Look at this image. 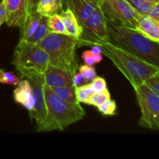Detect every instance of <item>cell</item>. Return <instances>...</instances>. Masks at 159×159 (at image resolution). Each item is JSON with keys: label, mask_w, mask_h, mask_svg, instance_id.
I'll return each mask as SVG.
<instances>
[{"label": "cell", "mask_w": 159, "mask_h": 159, "mask_svg": "<svg viewBox=\"0 0 159 159\" xmlns=\"http://www.w3.org/2000/svg\"><path fill=\"white\" fill-rule=\"evenodd\" d=\"M78 69H79V73L82 75V77L85 79V80L87 82H91L92 80H93L97 76L94 67L91 66V65H88L85 64V65L79 66Z\"/></svg>", "instance_id": "cell-26"}, {"label": "cell", "mask_w": 159, "mask_h": 159, "mask_svg": "<svg viewBox=\"0 0 159 159\" xmlns=\"http://www.w3.org/2000/svg\"><path fill=\"white\" fill-rule=\"evenodd\" d=\"M99 6L107 20L134 30L142 16L125 0H101Z\"/></svg>", "instance_id": "cell-8"}, {"label": "cell", "mask_w": 159, "mask_h": 159, "mask_svg": "<svg viewBox=\"0 0 159 159\" xmlns=\"http://www.w3.org/2000/svg\"><path fill=\"white\" fill-rule=\"evenodd\" d=\"M96 1H98V2H100V1H101V0H96Z\"/></svg>", "instance_id": "cell-38"}, {"label": "cell", "mask_w": 159, "mask_h": 159, "mask_svg": "<svg viewBox=\"0 0 159 159\" xmlns=\"http://www.w3.org/2000/svg\"><path fill=\"white\" fill-rule=\"evenodd\" d=\"M82 58L83 61L85 62V65H91V66H93L95 65L94 57H93V54L92 53L91 50L84 51L82 55Z\"/></svg>", "instance_id": "cell-30"}, {"label": "cell", "mask_w": 159, "mask_h": 159, "mask_svg": "<svg viewBox=\"0 0 159 159\" xmlns=\"http://www.w3.org/2000/svg\"><path fill=\"white\" fill-rule=\"evenodd\" d=\"M6 23L20 27L26 17V0H5Z\"/></svg>", "instance_id": "cell-11"}, {"label": "cell", "mask_w": 159, "mask_h": 159, "mask_svg": "<svg viewBox=\"0 0 159 159\" xmlns=\"http://www.w3.org/2000/svg\"><path fill=\"white\" fill-rule=\"evenodd\" d=\"M12 64L43 74L48 66V54L37 43L20 40L14 51Z\"/></svg>", "instance_id": "cell-5"}, {"label": "cell", "mask_w": 159, "mask_h": 159, "mask_svg": "<svg viewBox=\"0 0 159 159\" xmlns=\"http://www.w3.org/2000/svg\"><path fill=\"white\" fill-rule=\"evenodd\" d=\"M141 109L139 125L150 130L159 129V96L149 89L144 83L134 87Z\"/></svg>", "instance_id": "cell-6"}, {"label": "cell", "mask_w": 159, "mask_h": 159, "mask_svg": "<svg viewBox=\"0 0 159 159\" xmlns=\"http://www.w3.org/2000/svg\"><path fill=\"white\" fill-rule=\"evenodd\" d=\"M48 28L49 33L67 34L63 22L58 14H54L48 17Z\"/></svg>", "instance_id": "cell-20"}, {"label": "cell", "mask_w": 159, "mask_h": 159, "mask_svg": "<svg viewBox=\"0 0 159 159\" xmlns=\"http://www.w3.org/2000/svg\"><path fill=\"white\" fill-rule=\"evenodd\" d=\"M35 10L42 16L49 17L54 14H59L61 9L60 0H38Z\"/></svg>", "instance_id": "cell-17"}, {"label": "cell", "mask_w": 159, "mask_h": 159, "mask_svg": "<svg viewBox=\"0 0 159 159\" xmlns=\"http://www.w3.org/2000/svg\"><path fill=\"white\" fill-rule=\"evenodd\" d=\"M13 99L16 103L24 107L28 112H31L35 105V99L30 84L26 79L20 80L13 92Z\"/></svg>", "instance_id": "cell-13"}, {"label": "cell", "mask_w": 159, "mask_h": 159, "mask_svg": "<svg viewBox=\"0 0 159 159\" xmlns=\"http://www.w3.org/2000/svg\"><path fill=\"white\" fill-rule=\"evenodd\" d=\"M41 18L42 16H40L35 9L26 16L23 23L20 27V40H27L34 34L40 24Z\"/></svg>", "instance_id": "cell-15"}, {"label": "cell", "mask_w": 159, "mask_h": 159, "mask_svg": "<svg viewBox=\"0 0 159 159\" xmlns=\"http://www.w3.org/2000/svg\"><path fill=\"white\" fill-rule=\"evenodd\" d=\"M136 30L149 40L159 43V24L148 16H142L140 18Z\"/></svg>", "instance_id": "cell-14"}, {"label": "cell", "mask_w": 159, "mask_h": 159, "mask_svg": "<svg viewBox=\"0 0 159 159\" xmlns=\"http://www.w3.org/2000/svg\"><path fill=\"white\" fill-rule=\"evenodd\" d=\"M133 9L141 16H147L151 8L155 3H151L144 0H125Z\"/></svg>", "instance_id": "cell-23"}, {"label": "cell", "mask_w": 159, "mask_h": 159, "mask_svg": "<svg viewBox=\"0 0 159 159\" xmlns=\"http://www.w3.org/2000/svg\"><path fill=\"white\" fill-rule=\"evenodd\" d=\"M147 16L153 21L159 24V2L154 4V6L149 10Z\"/></svg>", "instance_id": "cell-29"}, {"label": "cell", "mask_w": 159, "mask_h": 159, "mask_svg": "<svg viewBox=\"0 0 159 159\" xmlns=\"http://www.w3.org/2000/svg\"><path fill=\"white\" fill-rule=\"evenodd\" d=\"M37 1L38 0H26V16L30 12L35 9V6Z\"/></svg>", "instance_id": "cell-33"}, {"label": "cell", "mask_w": 159, "mask_h": 159, "mask_svg": "<svg viewBox=\"0 0 159 159\" xmlns=\"http://www.w3.org/2000/svg\"><path fill=\"white\" fill-rule=\"evenodd\" d=\"M57 96L65 101L70 102H79L76 99L75 88V85L63 87H50Z\"/></svg>", "instance_id": "cell-18"}, {"label": "cell", "mask_w": 159, "mask_h": 159, "mask_svg": "<svg viewBox=\"0 0 159 159\" xmlns=\"http://www.w3.org/2000/svg\"><path fill=\"white\" fill-rule=\"evenodd\" d=\"M2 71H3V70L0 68V79H1V75H2Z\"/></svg>", "instance_id": "cell-37"}, {"label": "cell", "mask_w": 159, "mask_h": 159, "mask_svg": "<svg viewBox=\"0 0 159 159\" xmlns=\"http://www.w3.org/2000/svg\"><path fill=\"white\" fill-rule=\"evenodd\" d=\"M97 108L99 111L105 116H114L116 111V103L114 100L110 99Z\"/></svg>", "instance_id": "cell-24"}, {"label": "cell", "mask_w": 159, "mask_h": 159, "mask_svg": "<svg viewBox=\"0 0 159 159\" xmlns=\"http://www.w3.org/2000/svg\"><path fill=\"white\" fill-rule=\"evenodd\" d=\"M49 34L48 28V17L42 16L38 27L32 36L27 40V41L34 43H38L43 40Z\"/></svg>", "instance_id": "cell-19"}, {"label": "cell", "mask_w": 159, "mask_h": 159, "mask_svg": "<svg viewBox=\"0 0 159 159\" xmlns=\"http://www.w3.org/2000/svg\"><path fill=\"white\" fill-rule=\"evenodd\" d=\"M91 85L95 92H100L107 88V84L105 79L99 76H96L93 80L91 81Z\"/></svg>", "instance_id": "cell-28"}, {"label": "cell", "mask_w": 159, "mask_h": 159, "mask_svg": "<svg viewBox=\"0 0 159 159\" xmlns=\"http://www.w3.org/2000/svg\"><path fill=\"white\" fill-rule=\"evenodd\" d=\"M93 57H94L95 64H97L102 60V54H93Z\"/></svg>", "instance_id": "cell-35"}, {"label": "cell", "mask_w": 159, "mask_h": 159, "mask_svg": "<svg viewBox=\"0 0 159 159\" xmlns=\"http://www.w3.org/2000/svg\"><path fill=\"white\" fill-rule=\"evenodd\" d=\"M73 83L75 86H79V85H84V84H86L88 82L85 80L83 77H82V75L80 73H75L73 76Z\"/></svg>", "instance_id": "cell-31"}, {"label": "cell", "mask_w": 159, "mask_h": 159, "mask_svg": "<svg viewBox=\"0 0 159 159\" xmlns=\"http://www.w3.org/2000/svg\"><path fill=\"white\" fill-rule=\"evenodd\" d=\"M16 69L18 71L22 78L26 79L30 84L35 99V105L34 109L29 114L31 120H34L39 127L44 121L46 117V104H45L44 93H43V86L45 85L44 76L43 74L26 69L20 66H15Z\"/></svg>", "instance_id": "cell-9"}, {"label": "cell", "mask_w": 159, "mask_h": 159, "mask_svg": "<svg viewBox=\"0 0 159 159\" xmlns=\"http://www.w3.org/2000/svg\"><path fill=\"white\" fill-rule=\"evenodd\" d=\"M20 82V79L17 77L16 75L12 71H2L0 79V83L11 85L12 86H16Z\"/></svg>", "instance_id": "cell-25"}, {"label": "cell", "mask_w": 159, "mask_h": 159, "mask_svg": "<svg viewBox=\"0 0 159 159\" xmlns=\"http://www.w3.org/2000/svg\"><path fill=\"white\" fill-rule=\"evenodd\" d=\"M95 93L92 87L91 83H86L84 85L76 86L75 95L76 99L79 103H87V101L90 96Z\"/></svg>", "instance_id": "cell-21"}, {"label": "cell", "mask_w": 159, "mask_h": 159, "mask_svg": "<svg viewBox=\"0 0 159 159\" xmlns=\"http://www.w3.org/2000/svg\"><path fill=\"white\" fill-rule=\"evenodd\" d=\"M59 16L64 23L67 34L78 39L82 32V26L71 11L63 10L59 12Z\"/></svg>", "instance_id": "cell-16"}, {"label": "cell", "mask_w": 159, "mask_h": 159, "mask_svg": "<svg viewBox=\"0 0 159 159\" xmlns=\"http://www.w3.org/2000/svg\"><path fill=\"white\" fill-rule=\"evenodd\" d=\"M107 42V20L99 6L82 26V32L77 39V48Z\"/></svg>", "instance_id": "cell-7"}, {"label": "cell", "mask_w": 159, "mask_h": 159, "mask_svg": "<svg viewBox=\"0 0 159 159\" xmlns=\"http://www.w3.org/2000/svg\"><path fill=\"white\" fill-rule=\"evenodd\" d=\"M43 93L47 110L46 117L44 121L37 127V131H63L85 116V111L79 102L64 100L46 85L43 86Z\"/></svg>", "instance_id": "cell-2"}, {"label": "cell", "mask_w": 159, "mask_h": 159, "mask_svg": "<svg viewBox=\"0 0 159 159\" xmlns=\"http://www.w3.org/2000/svg\"><path fill=\"white\" fill-rule=\"evenodd\" d=\"M45 85L49 87L70 86L73 83V75L48 65L43 73Z\"/></svg>", "instance_id": "cell-12"}, {"label": "cell", "mask_w": 159, "mask_h": 159, "mask_svg": "<svg viewBox=\"0 0 159 159\" xmlns=\"http://www.w3.org/2000/svg\"><path fill=\"white\" fill-rule=\"evenodd\" d=\"M91 51L93 54H102V51H101V48L99 44L93 45V46H92Z\"/></svg>", "instance_id": "cell-34"}, {"label": "cell", "mask_w": 159, "mask_h": 159, "mask_svg": "<svg viewBox=\"0 0 159 159\" xmlns=\"http://www.w3.org/2000/svg\"><path fill=\"white\" fill-rule=\"evenodd\" d=\"M108 42L159 68V43L149 40L132 28L107 20Z\"/></svg>", "instance_id": "cell-1"}, {"label": "cell", "mask_w": 159, "mask_h": 159, "mask_svg": "<svg viewBox=\"0 0 159 159\" xmlns=\"http://www.w3.org/2000/svg\"><path fill=\"white\" fill-rule=\"evenodd\" d=\"M37 44L48 54V65L74 75L79 68L76 57L77 39L68 34L49 33Z\"/></svg>", "instance_id": "cell-4"}, {"label": "cell", "mask_w": 159, "mask_h": 159, "mask_svg": "<svg viewBox=\"0 0 159 159\" xmlns=\"http://www.w3.org/2000/svg\"><path fill=\"white\" fill-rule=\"evenodd\" d=\"M102 54L108 57L115 66L122 72L134 87L144 83L150 76L159 72V68L155 67L140 57L127 52L113 44L103 43L99 44Z\"/></svg>", "instance_id": "cell-3"}, {"label": "cell", "mask_w": 159, "mask_h": 159, "mask_svg": "<svg viewBox=\"0 0 159 159\" xmlns=\"http://www.w3.org/2000/svg\"><path fill=\"white\" fill-rule=\"evenodd\" d=\"M61 9L71 11L81 26L99 6L96 0H60Z\"/></svg>", "instance_id": "cell-10"}, {"label": "cell", "mask_w": 159, "mask_h": 159, "mask_svg": "<svg viewBox=\"0 0 159 159\" xmlns=\"http://www.w3.org/2000/svg\"><path fill=\"white\" fill-rule=\"evenodd\" d=\"M144 1L148 2H151V3H157V2H159V0H144Z\"/></svg>", "instance_id": "cell-36"}, {"label": "cell", "mask_w": 159, "mask_h": 159, "mask_svg": "<svg viewBox=\"0 0 159 159\" xmlns=\"http://www.w3.org/2000/svg\"><path fill=\"white\" fill-rule=\"evenodd\" d=\"M6 23V6L5 0H1L0 2V26Z\"/></svg>", "instance_id": "cell-32"}, {"label": "cell", "mask_w": 159, "mask_h": 159, "mask_svg": "<svg viewBox=\"0 0 159 159\" xmlns=\"http://www.w3.org/2000/svg\"><path fill=\"white\" fill-rule=\"evenodd\" d=\"M110 99V93L109 92L108 89L106 88L105 89L102 90L100 92H95L89 99L87 101V103L89 105L94 106L96 107H99L102 103Z\"/></svg>", "instance_id": "cell-22"}, {"label": "cell", "mask_w": 159, "mask_h": 159, "mask_svg": "<svg viewBox=\"0 0 159 159\" xmlns=\"http://www.w3.org/2000/svg\"><path fill=\"white\" fill-rule=\"evenodd\" d=\"M144 84L149 89L159 96V72L148 78Z\"/></svg>", "instance_id": "cell-27"}]
</instances>
